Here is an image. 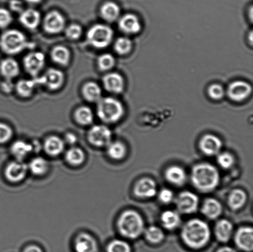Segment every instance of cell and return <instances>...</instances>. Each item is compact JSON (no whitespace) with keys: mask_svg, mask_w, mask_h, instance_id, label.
<instances>
[{"mask_svg":"<svg viewBox=\"0 0 253 252\" xmlns=\"http://www.w3.org/2000/svg\"><path fill=\"white\" fill-rule=\"evenodd\" d=\"M252 92V86L244 81H235L230 84L227 93L230 100L235 102H241L246 100Z\"/></svg>","mask_w":253,"mask_h":252,"instance_id":"obj_11","label":"cell"},{"mask_svg":"<svg viewBox=\"0 0 253 252\" xmlns=\"http://www.w3.org/2000/svg\"><path fill=\"white\" fill-rule=\"evenodd\" d=\"M132 48V42L126 37H120L116 39L115 49L120 55H126L130 53Z\"/></svg>","mask_w":253,"mask_h":252,"instance_id":"obj_38","label":"cell"},{"mask_svg":"<svg viewBox=\"0 0 253 252\" xmlns=\"http://www.w3.org/2000/svg\"><path fill=\"white\" fill-rule=\"evenodd\" d=\"M29 46L26 36L16 29L5 31L0 38V47L4 53L15 55L21 53Z\"/></svg>","mask_w":253,"mask_h":252,"instance_id":"obj_5","label":"cell"},{"mask_svg":"<svg viewBox=\"0 0 253 252\" xmlns=\"http://www.w3.org/2000/svg\"><path fill=\"white\" fill-rule=\"evenodd\" d=\"M218 164L224 169H229L234 164V157L230 153L225 152L218 155Z\"/></svg>","mask_w":253,"mask_h":252,"instance_id":"obj_42","label":"cell"},{"mask_svg":"<svg viewBox=\"0 0 253 252\" xmlns=\"http://www.w3.org/2000/svg\"><path fill=\"white\" fill-rule=\"evenodd\" d=\"M208 96H210L212 100H220L224 97L225 95V90L222 85L219 84H212L208 89Z\"/></svg>","mask_w":253,"mask_h":252,"instance_id":"obj_41","label":"cell"},{"mask_svg":"<svg viewBox=\"0 0 253 252\" xmlns=\"http://www.w3.org/2000/svg\"><path fill=\"white\" fill-rule=\"evenodd\" d=\"M107 252H131V248L126 242L116 239L108 244Z\"/></svg>","mask_w":253,"mask_h":252,"instance_id":"obj_40","label":"cell"},{"mask_svg":"<svg viewBox=\"0 0 253 252\" xmlns=\"http://www.w3.org/2000/svg\"><path fill=\"white\" fill-rule=\"evenodd\" d=\"M113 36V29L104 24L95 25L86 34V39L89 44L97 49L105 48L110 45Z\"/></svg>","mask_w":253,"mask_h":252,"instance_id":"obj_6","label":"cell"},{"mask_svg":"<svg viewBox=\"0 0 253 252\" xmlns=\"http://www.w3.org/2000/svg\"><path fill=\"white\" fill-rule=\"evenodd\" d=\"M37 85H42L41 78L34 77L32 80H21L17 83L16 89L19 96L23 98L30 97L34 93Z\"/></svg>","mask_w":253,"mask_h":252,"instance_id":"obj_25","label":"cell"},{"mask_svg":"<svg viewBox=\"0 0 253 252\" xmlns=\"http://www.w3.org/2000/svg\"><path fill=\"white\" fill-rule=\"evenodd\" d=\"M41 78L42 85H44L51 90H59L64 82L63 72L56 69H49Z\"/></svg>","mask_w":253,"mask_h":252,"instance_id":"obj_15","label":"cell"},{"mask_svg":"<svg viewBox=\"0 0 253 252\" xmlns=\"http://www.w3.org/2000/svg\"><path fill=\"white\" fill-rule=\"evenodd\" d=\"M28 170V165L22 161L16 160L7 165L4 170L5 177L9 182L17 183L25 179Z\"/></svg>","mask_w":253,"mask_h":252,"instance_id":"obj_12","label":"cell"},{"mask_svg":"<svg viewBox=\"0 0 253 252\" xmlns=\"http://www.w3.org/2000/svg\"><path fill=\"white\" fill-rule=\"evenodd\" d=\"M247 200V194L242 189H237L234 190L230 194L228 204L234 211H237L244 206Z\"/></svg>","mask_w":253,"mask_h":252,"instance_id":"obj_32","label":"cell"},{"mask_svg":"<svg viewBox=\"0 0 253 252\" xmlns=\"http://www.w3.org/2000/svg\"><path fill=\"white\" fill-rule=\"evenodd\" d=\"M117 225L121 235L130 239L138 238L145 230L142 217L132 210H128L121 215Z\"/></svg>","mask_w":253,"mask_h":252,"instance_id":"obj_3","label":"cell"},{"mask_svg":"<svg viewBox=\"0 0 253 252\" xmlns=\"http://www.w3.org/2000/svg\"><path fill=\"white\" fill-rule=\"evenodd\" d=\"M159 199L163 204H170L173 199V192L170 189H163L159 194Z\"/></svg>","mask_w":253,"mask_h":252,"instance_id":"obj_46","label":"cell"},{"mask_svg":"<svg viewBox=\"0 0 253 252\" xmlns=\"http://www.w3.org/2000/svg\"><path fill=\"white\" fill-rule=\"evenodd\" d=\"M121 9L117 3L113 1L105 2L101 7L100 13L106 21L113 22L120 17Z\"/></svg>","mask_w":253,"mask_h":252,"instance_id":"obj_28","label":"cell"},{"mask_svg":"<svg viewBox=\"0 0 253 252\" xmlns=\"http://www.w3.org/2000/svg\"><path fill=\"white\" fill-rule=\"evenodd\" d=\"M24 67L27 72L37 77L45 64V57L41 52H32L24 57Z\"/></svg>","mask_w":253,"mask_h":252,"instance_id":"obj_8","label":"cell"},{"mask_svg":"<svg viewBox=\"0 0 253 252\" xmlns=\"http://www.w3.org/2000/svg\"><path fill=\"white\" fill-rule=\"evenodd\" d=\"M104 87L109 92L120 94L125 89V80L120 73L113 72L106 74L103 78Z\"/></svg>","mask_w":253,"mask_h":252,"instance_id":"obj_18","label":"cell"},{"mask_svg":"<svg viewBox=\"0 0 253 252\" xmlns=\"http://www.w3.org/2000/svg\"><path fill=\"white\" fill-rule=\"evenodd\" d=\"M9 8L11 11L21 12L23 11V3L20 0H11L9 2Z\"/></svg>","mask_w":253,"mask_h":252,"instance_id":"obj_47","label":"cell"},{"mask_svg":"<svg viewBox=\"0 0 253 252\" xmlns=\"http://www.w3.org/2000/svg\"><path fill=\"white\" fill-rule=\"evenodd\" d=\"M66 21L63 14L58 11H51L46 15L43 21V28L49 34H58L63 31Z\"/></svg>","mask_w":253,"mask_h":252,"instance_id":"obj_10","label":"cell"},{"mask_svg":"<svg viewBox=\"0 0 253 252\" xmlns=\"http://www.w3.org/2000/svg\"><path fill=\"white\" fill-rule=\"evenodd\" d=\"M165 177L170 183L177 186H182L187 181V174L185 170L177 165L168 168L165 172Z\"/></svg>","mask_w":253,"mask_h":252,"instance_id":"obj_21","label":"cell"},{"mask_svg":"<svg viewBox=\"0 0 253 252\" xmlns=\"http://www.w3.org/2000/svg\"><path fill=\"white\" fill-rule=\"evenodd\" d=\"M161 220L166 229L173 230L180 225L181 219L177 212L172 211H166L161 215Z\"/></svg>","mask_w":253,"mask_h":252,"instance_id":"obj_31","label":"cell"},{"mask_svg":"<svg viewBox=\"0 0 253 252\" xmlns=\"http://www.w3.org/2000/svg\"><path fill=\"white\" fill-rule=\"evenodd\" d=\"M238 248L245 252H252L253 248V231L251 227H242L235 236Z\"/></svg>","mask_w":253,"mask_h":252,"instance_id":"obj_17","label":"cell"},{"mask_svg":"<svg viewBox=\"0 0 253 252\" xmlns=\"http://www.w3.org/2000/svg\"><path fill=\"white\" fill-rule=\"evenodd\" d=\"M145 235L146 240L153 244L161 243L165 238L162 229L155 226L148 227L145 231Z\"/></svg>","mask_w":253,"mask_h":252,"instance_id":"obj_37","label":"cell"},{"mask_svg":"<svg viewBox=\"0 0 253 252\" xmlns=\"http://www.w3.org/2000/svg\"><path fill=\"white\" fill-rule=\"evenodd\" d=\"M232 224L227 219L217 222L215 227V234L217 239L222 243H227L231 238L233 233Z\"/></svg>","mask_w":253,"mask_h":252,"instance_id":"obj_27","label":"cell"},{"mask_svg":"<svg viewBox=\"0 0 253 252\" xmlns=\"http://www.w3.org/2000/svg\"><path fill=\"white\" fill-rule=\"evenodd\" d=\"M1 88L3 92L6 93H9L11 92L14 89V85L12 83L11 80H8V79H5L3 82L1 84Z\"/></svg>","mask_w":253,"mask_h":252,"instance_id":"obj_48","label":"cell"},{"mask_svg":"<svg viewBox=\"0 0 253 252\" xmlns=\"http://www.w3.org/2000/svg\"><path fill=\"white\" fill-rule=\"evenodd\" d=\"M64 139H65L64 140V142L71 145L75 144L77 141H78V138H77L76 135H74L73 133H67Z\"/></svg>","mask_w":253,"mask_h":252,"instance_id":"obj_49","label":"cell"},{"mask_svg":"<svg viewBox=\"0 0 253 252\" xmlns=\"http://www.w3.org/2000/svg\"><path fill=\"white\" fill-rule=\"evenodd\" d=\"M133 192L139 198H151L157 193V186L153 180L150 178H143L136 182Z\"/></svg>","mask_w":253,"mask_h":252,"instance_id":"obj_13","label":"cell"},{"mask_svg":"<svg viewBox=\"0 0 253 252\" xmlns=\"http://www.w3.org/2000/svg\"><path fill=\"white\" fill-rule=\"evenodd\" d=\"M199 199L194 193L190 191H183L176 199V206L181 213L192 214L197 212Z\"/></svg>","mask_w":253,"mask_h":252,"instance_id":"obj_9","label":"cell"},{"mask_svg":"<svg viewBox=\"0 0 253 252\" xmlns=\"http://www.w3.org/2000/svg\"><path fill=\"white\" fill-rule=\"evenodd\" d=\"M48 162L44 158L37 157L31 160L28 165V169L32 174L37 176L45 174L48 170Z\"/></svg>","mask_w":253,"mask_h":252,"instance_id":"obj_36","label":"cell"},{"mask_svg":"<svg viewBox=\"0 0 253 252\" xmlns=\"http://www.w3.org/2000/svg\"><path fill=\"white\" fill-rule=\"evenodd\" d=\"M202 212L205 216L211 219H216L221 215L222 206L217 200L209 198L203 203Z\"/></svg>","mask_w":253,"mask_h":252,"instance_id":"obj_24","label":"cell"},{"mask_svg":"<svg viewBox=\"0 0 253 252\" xmlns=\"http://www.w3.org/2000/svg\"><path fill=\"white\" fill-rule=\"evenodd\" d=\"M12 17L8 10L0 8V28L5 29L11 24Z\"/></svg>","mask_w":253,"mask_h":252,"instance_id":"obj_45","label":"cell"},{"mask_svg":"<svg viewBox=\"0 0 253 252\" xmlns=\"http://www.w3.org/2000/svg\"><path fill=\"white\" fill-rule=\"evenodd\" d=\"M191 179L196 188L208 192L214 190L219 184V174L212 165L201 163L193 167Z\"/></svg>","mask_w":253,"mask_h":252,"instance_id":"obj_2","label":"cell"},{"mask_svg":"<svg viewBox=\"0 0 253 252\" xmlns=\"http://www.w3.org/2000/svg\"><path fill=\"white\" fill-rule=\"evenodd\" d=\"M0 72L5 79L12 80L19 75L20 67L18 63L12 58H6L0 63Z\"/></svg>","mask_w":253,"mask_h":252,"instance_id":"obj_23","label":"cell"},{"mask_svg":"<svg viewBox=\"0 0 253 252\" xmlns=\"http://www.w3.org/2000/svg\"><path fill=\"white\" fill-rule=\"evenodd\" d=\"M52 60L58 65L68 66L71 61V53L64 46H56L52 49L51 53Z\"/></svg>","mask_w":253,"mask_h":252,"instance_id":"obj_30","label":"cell"},{"mask_svg":"<svg viewBox=\"0 0 253 252\" xmlns=\"http://www.w3.org/2000/svg\"><path fill=\"white\" fill-rule=\"evenodd\" d=\"M112 133L110 128L103 125L93 126L88 133V142L94 146L106 147L111 142Z\"/></svg>","mask_w":253,"mask_h":252,"instance_id":"obj_7","label":"cell"},{"mask_svg":"<svg viewBox=\"0 0 253 252\" xmlns=\"http://www.w3.org/2000/svg\"><path fill=\"white\" fill-rule=\"evenodd\" d=\"M41 16L37 10L29 8L23 10L19 16V21L22 26L29 30H35L41 23Z\"/></svg>","mask_w":253,"mask_h":252,"instance_id":"obj_20","label":"cell"},{"mask_svg":"<svg viewBox=\"0 0 253 252\" xmlns=\"http://www.w3.org/2000/svg\"><path fill=\"white\" fill-rule=\"evenodd\" d=\"M106 147L107 154L111 159L120 160L125 157L126 149V145L122 142H111Z\"/></svg>","mask_w":253,"mask_h":252,"instance_id":"obj_35","label":"cell"},{"mask_svg":"<svg viewBox=\"0 0 253 252\" xmlns=\"http://www.w3.org/2000/svg\"><path fill=\"white\" fill-rule=\"evenodd\" d=\"M65 142L60 138L51 136L44 141L43 148L46 154L52 157L58 156L64 151Z\"/></svg>","mask_w":253,"mask_h":252,"instance_id":"obj_22","label":"cell"},{"mask_svg":"<svg viewBox=\"0 0 253 252\" xmlns=\"http://www.w3.org/2000/svg\"><path fill=\"white\" fill-rule=\"evenodd\" d=\"M115 65V58L112 54L105 53L102 54L98 59V66L100 70L108 71L113 68Z\"/></svg>","mask_w":253,"mask_h":252,"instance_id":"obj_39","label":"cell"},{"mask_svg":"<svg viewBox=\"0 0 253 252\" xmlns=\"http://www.w3.org/2000/svg\"><path fill=\"white\" fill-rule=\"evenodd\" d=\"M83 28L80 25L73 24L67 27L66 29V36L71 40H76L79 39L83 34Z\"/></svg>","mask_w":253,"mask_h":252,"instance_id":"obj_43","label":"cell"},{"mask_svg":"<svg viewBox=\"0 0 253 252\" xmlns=\"http://www.w3.org/2000/svg\"><path fill=\"white\" fill-rule=\"evenodd\" d=\"M23 252H43L39 246L32 245L27 247Z\"/></svg>","mask_w":253,"mask_h":252,"instance_id":"obj_50","label":"cell"},{"mask_svg":"<svg viewBox=\"0 0 253 252\" xmlns=\"http://www.w3.org/2000/svg\"><path fill=\"white\" fill-rule=\"evenodd\" d=\"M141 24L138 17L132 14H126L119 21V28L127 35L138 34L141 30Z\"/></svg>","mask_w":253,"mask_h":252,"instance_id":"obj_19","label":"cell"},{"mask_svg":"<svg viewBox=\"0 0 253 252\" xmlns=\"http://www.w3.org/2000/svg\"><path fill=\"white\" fill-rule=\"evenodd\" d=\"M27 2L31 4H36L40 3L42 1V0H25Z\"/></svg>","mask_w":253,"mask_h":252,"instance_id":"obj_52","label":"cell"},{"mask_svg":"<svg viewBox=\"0 0 253 252\" xmlns=\"http://www.w3.org/2000/svg\"><path fill=\"white\" fill-rule=\"evenodd\" d=\"M84 97L89 102H98L102 96V91L97 83L90 81L84 85L83 88Z\"/></svg>","mask_w":253,"mask_h":252,"instance_id":"obj_29","label":"cell"},{"mask_svg":"<svg viewBox=\"0 0 253 252\" xmlns=\"http://www.w3.org/2000/svg\"><path fill=\"white\" fill-rule=\"evenodd\" d=\"M199 145L203 154L208 156H214L219 154L221 150L222 142L216 136L207 134L203 136Z\"/></svg>","mask_w":253,"mask_h":252,"instance_id":"obj_14","label":"cell"},{"mask_svg":"<svg viewBox=\"0 0 253 252\" xmlns=\"http://www.w3.org/2000/svg\"><path fill=\"white\" fill-rule=\"evenodd\" d=\"M97 115L106 123H115L121 119L125 114V108L120 101L115 98H101L96 108Z\"/></svg>","mask_w":253,"mask_h":252,"instance_id":"obj_4","label":"cell"},{"mask_svg":"<svg viewBox=\"0 0 253 252\" xmlns=\"http://www.w3.org/2000/svg\"><path fill=\"white\" fill-rule=\"evenodd\" d=\"M98 243L90 234L82 233L78 234L74 241L76 252H97Z\"/></svg>","mask_w":253,"mask_h":252,"instance_id":"obj_16","label":"cell"},{"mask_svg":"<svg viewBox=\"0 0 253 252\" xmlns=\"http://www.w3.org/2000/svg\"><path fill=\"white\" fill-rule=\"evenodd\" d=\"M12 128L6 123L0 122V144L8 142L12 137Z\"/></svg>","mask_w":253,"mask_h":252,"instance_id":"obj_44","label":"cell"},{"mask_svg":"<svg viewBox=\"0 0 253 252\" xmlns=\"http://www.w3.org/2000/svg\"><path fill=\"white\" fill-rule=\"evenodd\" d=\"M65 159L69 164L79 166L85 161V154L81 148L73 147L67 150Z\"/></svg>","mask_w":253,"mask_h":252,"instance_id":"obj_33","label":"cell"},{"mask_svg":"<svg viewBox=\"0 0 253 252\" xmlns=\"http://www.w3.org/2000/svg\"><path fill=\"white\" fill-rule=\"evenodd\" d=\"M34 150L33 145L24 141L15 142L11 147V152L17 160L22 161Z\"/></svg>","mask_w":253,"mask_h":252,"instance_id":"obj_26","label":"cell"},{"mask_svg":"<svg viewBox=\"0 0 253 252\" xmlns=\"http://www.w3.org/2000/svg\"><path fill=\"white\" fill-rule=\"evenodd\" d=\"M217 252H237V251L230 247H224L219 249Z\"/></svg>","mask_w":253,"mask_h":252,"instance_id":"obj_51","label":"cell"},{"mask_svg":"<svg viewBox=\"0 0 253 252\" xmlns=\"http://www.w3.org/2000/svg\"><path fill=\"white\" fill-rule=\"evenodd\" d=\"M181 237L186 246L193 249H200L207 246L210 240V226L200 219H192L183 226Z\"/></svg>","mask_w":253,"mask_h":252,"instance_id":"obj_1","label":"cell"},{"mask_svg":"<svg viewBox=\"0 0 253 252\" xmlns=\"http://www.w3.org/2000/svg\"><path fill=\"white\" fill-rule=\"evenodd\" d=\"M74 117L76 122L81 125H90L94 120L93 111L86 106H81L74 113Z\"/></svg>","mask_w":253,"mask_h":252,"instance_id":"obj_34","label":"cell"}]
</instances>
